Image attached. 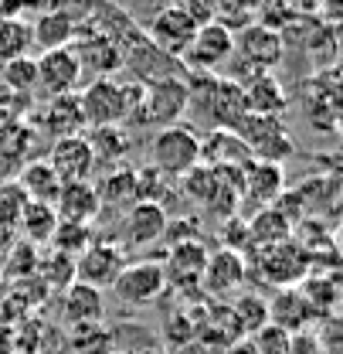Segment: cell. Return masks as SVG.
Instances as JSON below:
<instances>
[{
  "instance_id": "obj_1",
  "label": "cell",
  "mask_w": 343,
  "mask_h": 354,
  "mask_svg": "<svg viewBox=\"0 0 343 354\" xmlns=\"http://www.w3.org/2000/svg\"><path fill=\"white\" fill-rule=\"evenodd\" d=\"M150 167L167 180H180L201 167V136L187 123H173L153 133L150 140Z\"/></svg>"
},
{
  "instance_id": "obj_2",
  "label": "cell",
  "mask_w": 343,
  "mask_h": 354,
  "mask_svg": "<svg viewBox=\"0 0 343 354\" xmlns=\"http://www.w3.org/2000/svg\"><path fill=\"white\" fill-rule=\"evenodd\" d=\"M238 140L248 147L252 160H265V164H279L286 157H293L296 143L289 130L282 127V116H258V113H245V120L235 127Z\"/></svg>"
},
{
  "instance_id": "obj_3",
  "label": "cell",
  "mask_w": 343,
  "mask_h": 354,
  "mask_svg": "<svg viewBox=\"0 0 343 354\" xmlns=\"http://www.w3.org/2000/svg\"><path fill=\"white\" fill-rule=\"evenodd\" d=\"M282 55H286V38L268 24H248L235 35V58L242 62L245 79L272 75V68L282 62Z\"/></svg>"
},
{
  "instance_id": "obj_4",
  "label": "cell",
  "mask_w": 343,
  "mask_h": 354,
  "mask_svg": "<svg viewBox=\"0 0 343 354\" xmlns=\"http://www.w3.org/2000/svg\"><path fill=\"white\" fill-rule=\"evenodd\" d=\"M190 109V92H187V79L184 75H170V79H160L153 86H146L143 95V113H139V123L136 130L143 127H153V130H164L184 120V113Z\"/></svg>"
},
{
  "instance_id": "obj_5",
  "label": "cell",
  "mask_w": 343,
  "mask_h": 354,
  "mask_svg": "<svg viewBox=\"0 0 343 354\" xmlns=\"http://www.w3.org/2000/svg\"><path fill=\"white\" fill-rule=\"evenodd\" d=\"M112 293L119 297L123 307H150L157 304L164 293H167V272L164 263H153V259H136L126 263L119 279L112 283Z\"/></svg>"
},
{
  "instance_id": "obj_6",
  "label": "cell",
  "mask_w": 343,
  "mask_h": 354,
  "mask_svg": "<svg viewBox=\"0 0 343 354\" xmlns=\"http://www.w3.org/2000/svg\"><path fill=\"white\" fill-rule=\"evenodd\" d=\"M231 58H235V31H228L221 21H208V24L197 28L194 44L187 48L180 65L190 68L194 75H215Z\"/></svg>"
},
{
  "instance_id": "obj_7",
  "label": "cell",
  "mask_w": 343,
  "mask_h": 354,
  "mask_svg": "<svg viewBox=\"0 0 343 354\" xmlns=\"http://www.w3.org/2000/svg\"><path fill=\"white\" fill-rule=\"evenodd\" d=\"M79 106L86 130L95 127H126V99L119 79H92L86 88H79Z\"/></svg>"
},
{
  "instance_id": "obj_8",
  "label": "cell",
  "mask_w": 343,
  "mask_h": 354,
  "mask_svg": "<svg viewBox=\"0 0 343 354\" xmlns=\"http://www.w3.org/2000/svg\"><path fill=\"white\" fill-rule=\"evenodd\" d=\"M197 28H201V24H197L187 10H180L177 3H167V7H160V10L153 14V21L146 24V41L153 44L157 51H164L167 58L180 62V58L187 55V48L194 44Z\"/></svg>"
},
{
  "instance_id": "obj_9",
  "label": "cell",
  "mask_w": 343,
  "mask_h": 354,
  "mask_svg": "<svg viewBox=\"0 0 343 354\" xmlns=\"http://www.w3.org/2000/svg\"><path fill=\"white\" fill-rule=\"evenodd\" d=\"M123 266H126V252H123L119 242L92 239V245L75 259V279L95 286V290H112Z\"/></svg>"
},
{
  "instance_id": "obj_10",
  "label": "cell",
  "mask_w": 343,
  "mask_h": 354,
  "mask_svg": "<svg viewBox=\"0 0 343 354\" xmlns=\"http://www.w3.org/2000/svg\"><path fill=\"white\" fill-rule=\"evenodd\" d=\"M35 65H38V95H41V99H58V95L79 92L82 65H79V58H75L72 48L41 51V55L35 58Z\"/></svg>"
},
{
  "instance_id": "obj_11",
  "label": "cell",
  "mask_w": 343,
  "mask_h": 354,
  "mask_svg": "<svg viewBox=\"0 0 343 354\" xmlns=\"http://www.w3.org/2000/svg\"><path fill=\"white\" fill-rule=\"evenodd\" d=\"M167 225H170V215H167L164 205L133 201L126 212H123V225H119L123 249H146V245H157V242L167 235Z\"/></svg>"
},
{
  "instance_id": "obj_12",
  "label": "cell",
  "mask_w": 343,
  "mask_h": 354,
  "mask_svg": "<svg viewBox=\"0 0 343 354\" xmlns=\"http://www.w3.org/2000/svg\"><path fill=\"white\" fill-rule=\"evenodd\" d=\"M55 174L61 177V184H75V180H92V174L99 171L95 157H92V147L86 143V136H61L51 143L48 157H44Z\"/></svg>"
},
{
  "instance_id": "obj_13",
  "label": "cell",
  "mask_w": 343,
  "mask_h": 354,
  "mask_svg": "<svg viewBox=\"0 0 343 354\" xmlns=\"http://www.w3.org/2000/svg\"><path fill=\"white\" fill-rule=\"evenodd\" d=\"M72 51L82 65V75L92 72V79H112L123 68V44H116L99 31H92L88 38H79L72 44Z\"/></svg>"
},
{
  "instance_id": "obj_14",
  "label": "cell",
  "mask_w": 343,
  "mask_h": 354,
  "mask_svg": "<svg viewBox=\"0 0 343 354\" xmlns=\"http://www.w3.org/2000/svg\"><path fill=\"white\" fill-rule=\"evenodd\" d=\"M35 127L55 140L61 136H79L86 133V120H82V106H79V92L72 95H58V99H44V106L35 116Z\"/></svg>"
},
{
  "instance_id": "obj_15",
  "label": "cell",
  "mask_w": 343,
  "mask_h": 354,
  "mask_svg": "<svg viewBox=\"0 0 343 354\" xmlns=\"http://www.w3.org/2000/svg\"><path fill=\"white\" fill-rule=\"evenodd\" d=\"M58 310H61V320L68 327H82V324H102L106 317V297L102 290L88 286V283H72L61 290L58 297Z\"/></svg>"
},
{
  "instance_id": "obj_16",
  "label": "cell",
  "mask_w": 343,
  "mask_h": 354,
  "mask_svg": "<svg viewBox=\"0 0 343 354\" xmlns=\"http://www.w3.org/2000/svg\"><path fill=\"white\" fill-rule=\"evenodd\" d=\"M245 256L238 249H217L215 256H208L204 272H201V286L211 297H228L245 283Z\"/></svg>"
},
{
  "instance_id": "obj_17",
  "label": "cell",
  "mask_w": 343,
  "mask_h": 354,
  "mask_svg": "<svg viewBox=\"0 0 343 354\" xmlns=\"http://www.w3.org/2000/svg\"><path fill=\"white\" fill-rule=\"evenodd\" d=\"M204 263H208V252L197 239H187V242H173L170 256H167V286H177V290H194L201 286V272H204Z\"/></svg>"
},
{
  "instance_id": "obj_18",
  "label": "cell",
  "mask_w": 343,
  "mask_h": 354,
  "mask_svg": "<svg viewBox=\"0 0 343 354\" xmlns=\"http://www.w3.org/2000/svg\"><path fill=\"white\" fill-rule=\"evenodd\" d=\"M282 167L279 164H265V160H252L242 167V198L255 201L258 208H272L282 198Z\"/></svg>"
},
{
  "instance_id": "obj_19",
  "label": "cell",
  "mask_w": 343,
  "mask_h": 354,
  "mask_svg": "<svg viewBox=\"0 0 343 354\" xmlns=\"http://www.w3.org/2000/svg\"><path fill=\"white\" fill-rule=\"evenodd\" d=\"M55 212L61 221H79L92 225L102 215V201L95 191V180H75V184H61V194L55 201Z\"/></svg>"
},
{
  "instance_id": "obj_20",
  "label": "cell",
  "mask_w": 343,
  "mask_h": 354,
  "mask_svg": "<svg viewBox=\"0 0 343 354\" xmlns=\"http://www.w3.org/2000/svg\"><path fill=\"white\" fill-rule=\"evenodd\" d=\"M201 164L204 167H231L242 171L245 164H252L248 147L238 140L235 130H211L208 136H201Z\"/></svg>"
},
{
  "instance_id": "obj_21",
  "label": "cell",
  "mask_w": 343,
  "mask_h": 354,
  "mask_svg": "<svg viewBox=\"0 0 343 354\" xmlns=\"http://www.w3.org/2000/svg\"><path fill=\"white\" fill-rule=\"evenodd\" d=\"M86 143L92 147V157L99 167H119L126 164V153L133 150V136H129L126 127H95V130H86Z\"/></svg>"
},
{
  "instance_id": "obj_22",
  "label": "cell",
  "mask_w": 343,
  "mask_h": 354,
  "mask_svg": "<svg viewBox=\"0 0 343 354\" xmlns=\"http://www.w3.org/2000/svg\"><path fill=\"white\" fill-rule=\"evenodd\" d=\"M75 17L68 10H44L41 17L31 24V44L41 51H58V48H72L75 44Z\"/></svg>"
},
{
  "instance_id": "obj_23",
  "label": "cell",
  "mask_w": 343,
  "mask_h": 354,
  "mask_svg": "<svg viewBox=\"0 0 343 354\" xmlns=\"http://www.w3.org/2000/svg\"><path fill=\"white\" fill-rule=\"evenodd\" d=\"M17 187L28 194V201H41V205H55L61 194V177L55 174V167L44 157H31L21 174H17Z\"/></svg>"
},
{
  "instance_id": "obj_24",
  "label": "cell",
  "mask_w": 343,
  "mask_h": 354,
  "mask_svg": "<svg viewBox=\"0 0 343 354\" xmlns=\"http://www.w3.org/2000/svg\"><path fill=\"white\" fill-rule=\"evenodd\" d=\"M245 88V102H248V113L258 116H282V109L289 106V95L286 88L275 82V75H252L242 82Z\"/></svg>"
},
{
  "instance_id": "obj_25",
  "label": "cell",
  "mask_w": 343,
  "mask_h": 354,
  "mask_svg": "<svg viewBox=\"0 0 343 354\" xmlns=\"http://www.w3.org/2000/svg\"><path fill=\"white\" fill-rule=\"evenodd\" d=\"M55 228H58V212H55V205H41V201H28V205H24L21 225H17V235H21L24 242H31L35 249H41V245L51 242Z\"/></svg>"
},
{
  "instance_id": "obj_26",
  "label": "cell",
  "mask_w": 343,
  "mask_h": 354,
  "mask_svg": "<svg viewBox=\"0 0 343 354\" xmlns=\"http://www.w3.org/2000/svg\"><path fill=\"white\" fill-rule=\"evenodd\" d=\"M95 191H99L102 208L133 205V201H136V167H133V164L109 167V171L102 174V180H95Z\"/></svg>"
},
{
  "instance_id": "obj_27",
  "label": "cell",
  "mask_w": 343,
  "mask_h": 354,
  "mask_svg": "<svg viewBox=\"0 0 343 354\" xmlns=\"http://www.w3.org/2000/svg\"><path fill=\"white\" fill-rule=\"evenodd\" d=\"M262 269L272 283H293L300 279L302 269H306V259H302L300 245L296 242H282V245H272L262 259Z\"/></svg>"
},
{
  "instance_id": "obj_28",
  "label": "cell",
  "mask_w": 343,
  "mask_h": 354,
  "mask_svg": "<svg viewBox=\"0 0 343 354\" xmlns=\"http://www.w3.org/2000/svg\"><path fill=\"white\" fill-rule=\"evenodd\" d=\"M28 205V194L17 187V180H0V249L17 242L21 212Z\"/></svg>"
},
{
  "instance_id": "obj_29",
  "label": "cell",
  "mask_w": 343,
  "mask_h": 354,
  "mask_svg": "<svg viewBox=\"0 0 343 354\" xmlns=\"http://www.w3.org/2000/svg\"><path fill=\"white\" fill-rule=\"evenodd\" d=\"M65 351L68 354H112L116 351V334H112L106 324H82V327H68Z\"/></svg>"
},
{
  "instance_id": "obj_30",
  "label": "cell",
  "mask_w": 343,
  "mask_h": 354,
  "mask_svg": "<svg viewBox=\"0 0 343 354\" xmlns=\"http://www.w3.org/2000/svg\"><path fill=\"white\" fill-rule=\"evenodd\" d=\"M228 310H231V320H235V327H238L242 337H252V334H258V330L268 324V304H265L258 293L235 297Z\"/></svg>"
},
{
  "instance_id": "obj_31",
  "label": "cell",
  "mask_w": 343,
  "mask_h": 354,
  "mask_svg": "<svg viewBox=\"0 0 343 354\" xmlns=\"http://www.w3.org/2000/svg\"><path fill=\"white\" fill-rule=\"evenodd\" d=\"M0 86L17 92V95L38 99V65H35V58L24 55V58L3 62V65H0Z\"/></svg>"
},
{
  "instance_id": "obj_32",
  "label": "cell",
  "mask_w": 343,
  "mask_h": 354,
  "mask_svg": "<svg viewBox=\"0 0 343 354\" xmlns=\"http://www.w3.org/2000/svg\"><path fill=\"white\" fill-rule=\"evenodd\" d=\"M289 239V218L279 208H262L255 218L248 221V242H265V249L282 245Z\"/></svg>"
},
{
  "instance_id": "obj_33",
  "label": "cell",
  "mask_w": 343,
  "mask_h": 354,
  "mask_svg": "<svg viewBox=\"0 0 343 354\" xmlns=\"http://www.w3.org/2000/svg\"><path fill=\"white\" fill-rule=\"evenodd\" d=\"M306 320H309V300H302L300 293H279V300L268 304V324H275L289 334L302 330Z\"/></svg>"
},
{
  "instance_id": "obj_34",
  "label": "cell",
  "mask_w": 343,
  "mask_h": 354,
  "mask_svg": "<svg viewBox=\"0 0 343 354\" xmlns=\"http://www.w3.org/2000/svg\"><path fill=\"white\" fill-rule=\"evenodd\" d=\"M31 24L21 17H0V65L10 58H24L31 51Z\"/></svg>"
},
{
  "instance_id": "obj_35",
  "label": "cell",
  "mask_w": 343,
  "mask_h": 354,
  "mask_svg": "<svg viewBox=\"0 0 343 354\" xmlns=\"http://www.w3.org/2000/svg\"><path fill=\"white\" fill-rule=\"evenodd\" d=\"M51 252H61V256H72L79 259L92 245V225H79V221H61L58 218V228L51 235Z\"/></svg>"
},
{
  "instance_id": "obj_36",
  "label": "cell",
  "mask_w": 343,
  "mask_h": 354,
  "mask_svg": "<svg viewBox=\"0 0 343 354\" xmlns=\"http://www.w3.org/2000/svg\"><path fill=\"white\" fill-rule=\"evenodd\" d=\"M38 279H41L48 290H65V286H72L75 283V259L72 256H61V252H44L41 259H38V272H35Z\"/></svg>"
},
{
  "instance_id": "obj_37",
  "label": "cell",
  "mask_w": 343,
  "mask_h": 354,
  "mask_svg": "<svg viewBox=\"0 0 343 354\" xmlns=\"http://www.w3.org/2000/svg\"><path fill=\"white\" fill-rule=\"evenodd\" d=\"M38 259H41V249H35L31 242L17 239L14 245L3 249V272L17 276V279H31L38 272Z\"/></svg>"
},
{
  "instance_id": "obj_38",
  "label": "cell",
  "mask_w": 343,
  "mask_h": 354,
  "mask_svg": "<svg viewBox=\"0 0 343 354\" xmlns=\"http://www.w3.org/2000/svg\"><path fill=\"white\" fill-rule=\"evenodd\" d=\"M248 341L255 344L258 354H293V334L282 330V327H275V324H265Z\"/></svg>"
},
{
  "instance_id": "obj_39",
  "label": "cell",
  "mask_w": 343,
  "mask_h": 354,
  "mask_svg": "<svg viewBox=\"0 0 343 354\" xmlns=\"http://www.w3.org/2000/svg\"><path fill=\"white\" fill-rule=\"evenodd\" d=\"M164 341L173 348H187L190 341H197V320H190L187 313H170L164 327Z\"/></svg>"
},
{
  "instance_id": "obj_40",
  "label": "cell",
  "mask_w": 343,
  "mask_h": 354,
  "mask_svg": "<svg viewBox=\"0 0 343 354\" xmlns=\"http://www.w3.org/2000/svg\"><path fill=\"white\" fill-rule=\"evenodd\" d=\"M180 10H187L197 24H208V21H215L217 17V3L221 0H173Z\"/></svg>"
},
{
  "instance_id": "obj_41",
  "label": "cell",
  "mask_w": 343,
  "mask_h": 354,
  "mask_svg": "<svg viewBox=\"0 0 343 354\" xmlns=\"http://www.w3.org/2000/svg\"><path fill=\"white\" fill-rule=\"evenodd\" d=\"M221 354H258V351H255V344H252L248 337H242V341H235L231 348H224Z\"/></svg>"
},
{
  "instance_id": "obj_42",
  "label": "cell",
  "mask_w": 343,
  "mask_h": 354,
  "mask_svg": "<svg viewBox=\"0 0 343 354\" xmlns=\"http://www.w3.org/2000/svg\"><path fill=\"white\" fill-rule=\"evenodd\" d=\"M333 31V44H337V51H343V14H340V21H337V28H330Z\"/></svg>"
},
{
  "instance_id": "obj_43",
  "label": "cell",
  "mask_w": 343,
  "mask_h": 354,
  "mask_svg": "<svg viewBox=\"0 0 343 354\" xmlns=\"http://www.w3.org/2000/svg\"><path fill=\"white\" fill-rule=\"evenodd\" d=\"M136 354H170V351L160 348V344H153V348H143V351H136Z\"/></svg>"
},
{
  "instance_id": "obj_44",
  "label": "cell",
  "mask_w": 343,
  "mask_h": 354,
  "mask_svg": "<svg viewBox=\"0 0 343 354\" xmlns=\"http://www.w3.org/2000/svg\"><path fill=\"white\" fill-rule=\"evenodd\" d=\"M112 354H136V351H129V348H116Z\"/></svg>"
},
{
  "instance_id": "obj_45",
  "label": "cell",
  "mask_w": 343,
  "mask_h": 354,
  "mask_svg": "<svg viewBox=\"0 0 343 354\" xmlns=\"http://www.w3.org/2000/svg\"><path fill=\"white\" fill-rule=\"evenodd\" d=\"M0 276H3V249H0Z\"/></svg>"
},
{
  "instance_id": "obj_46",
  "label": "cell",
  "mask_w": 343,
  "mask_h": 354,
  "mask_svg": "<svg viewBox=\"0 0 343 354\" xmlns=\"http://www.w3.org/2000/svg\"><path fill=\"white\" fill-rule=\"evenodd\" d=\"M3 174H7V167H3V164H0V180H3Z\"/></svg>"
},
{
  "instance_id": "obj_47",
  "label": "cell",
  "mask_w": 343,
  "mask_h": 354,
  "mask_svg": "<svg viewBox=\"0 0 343 354\" xmlns=\"http://www.w3.org/2000/svg\"><path fill=\"white\" fill-rule=\"evenodd\" d=\"M340 242H343V228H340Z\"/></svg>"
}]
</instances>
